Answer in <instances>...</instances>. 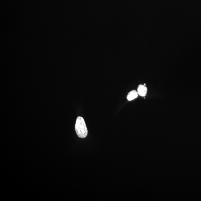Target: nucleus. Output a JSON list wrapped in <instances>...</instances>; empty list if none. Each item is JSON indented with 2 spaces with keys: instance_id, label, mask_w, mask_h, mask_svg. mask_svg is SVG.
I'll return each instance as SVG.
<instances>
[{
  "instance_id": "1",
  "label": "nucleus",
  "mask_w": 201,
  "mask_h": 201,
  "mask_svg": "<svg viewBox=\"0 0 201 201\" xmlns=\"http://www.w3.org/2000/svg\"><path fill=\"white\" fill-rule=\"evenodd\" d=\"M75 129L76 133L79 138H84L87 136V128L83 118L81 117L77 118L76 122Z\"/></svg>"
},
{
  "instance_id": "2",
  "label": "nucleus",
  "mask_w": 201,
  "mask_h": 201,
  "mask_svg": "<svg viewBox=\"0 0 201 201\" xmlns=\"http://www.w3.org/2000/svg\"><path fill=\"white\" fill-rule=\"evenodd\" d=\"M138 95L142 97H145L146 95L147 88L146 87L142 85H140L138 88Z\"/></svg>"
},
{
  "instance_id": "3",
  "label": "nucleus",
  "mask_w": 201,
  "mask_h": 201,
  "mask_svg": "<svg viewBox=\"0 0 201 201\" xmlns=\"http://www.w3.org/2000/svg\"><path fill=\"white\" fill-rule=\"evenodd\" d=\"M138 92L136 90L132 91L128 93L127 96V100L130 101L136 99L138 97Z\"/></svg>"
},
{
  "instance_id": "4",
  "label": "nucleus",
  "mask_w": 201,
  "mask_h": 201,
  "mask_svg": "<svg viewBox=\"0 0 201 201\" xmlns=\"http://www.w3.org/2000/svg\"><path fill=\"white\" fill-rule=\"evenodd\" d=\"M146 84H144V85L146 86Z\"/></svg>"
}]
</instances>
